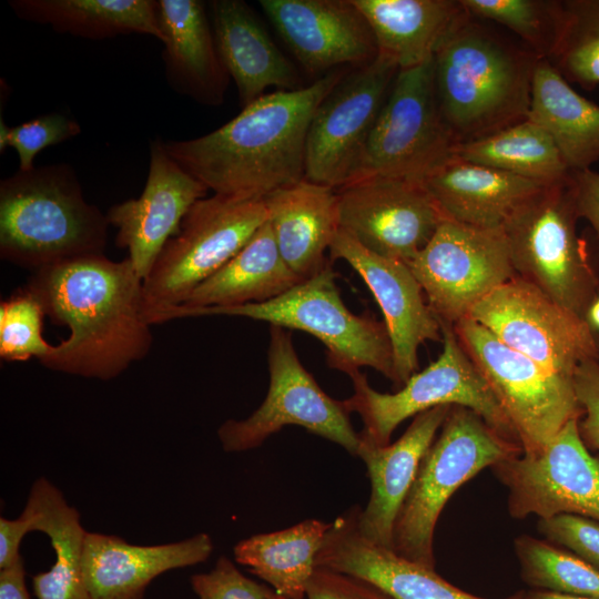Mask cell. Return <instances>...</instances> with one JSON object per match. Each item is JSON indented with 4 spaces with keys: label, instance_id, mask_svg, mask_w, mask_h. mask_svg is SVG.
Here are the masks:
<instances>
[{
    "label": "cell",
    "instance_id": "cell-33",
    "mask_svg": "<svg viewBox=\"0 0 599 599\" xmlns=\"http://www.w3.org/2000/svg\"><path fill=\"white\" fill-rule=\"evenodd\" d=\"M329 526L307 519L286 529L254 535L235 545L234 558L286 599H304Z\"/></svg>",
    "mask_w": 599,
    "mask_h": 599
},
{
    "label": "cell",
    "instance_id": "cell-30",
    "mask_svg": "<svg viewBox=\"0 0 599 599\" xmlns=\"http://www.w3.org/2000/svg\"><path fill=\"white\" fill-rule=\"evenodd\" d=\"M302 282L283 260L265 222L225 265L179 305L184 308L229 307L273 300Z\"/></svg>",
    "mask_w": 599,
    "mask_h": 599
},
{
    "label": "cell",
    "instance_id": "cell-14",
    "mask_svg": "<svg viewBox=\"0 0 599 599\" xmlns=\"http://www.w3.org/2000/svg\"><path fill=\"white\" fill-rule=\"evenodd\" d=\"M407 265L432 312L450 325L468 317L478 302L516 276L501 227L479 229L448 220Z\"/></svg>",
    "mask_w": 599,
    "mask_h": 599
},
{
    "label": "cell",
    "instance_id": "cell-48",
    "mask_svg": "<svg viewBox=\"0 0 599 599\" xmlns=\"http://www.w3.org/2000/svg\"><path fill=\"white\" fill-rule=\"evenodd\" d=\"M586 319L592 329H599V294L589 306Z\"/></svg>",
    "mask_w": 599,
    "mask_h": 599
},
{
    "label": "cell",
    "instance_id": "cell-24",
    "mask_svg": "<svg viewBox=\"0 0 599 599\" xmlns=\"http://www.w3.org/2000/svg\"><path fill=\"white\" fill-rule=\"evenodd\" d=\"M156 7L167 83L197 103L221 104L230 75L217 52L206 6L200 0H156Z\"/></svg>",
    "mask_w": 599,
    "mask_h": 599
},
{
    "label": "cell",
    "instance_id": "cell-6",
    "mask_svg": "<svg viewBox=\"0 0 599 599\" xmlns=\"http://www.w3.org/2000/svg\"><path fill=\"white\" fill-rule=\"evenodd\" d=\"M570 176L525 199L501 225L515 275L586 318L599 281L577 233Z\"/></svg>",
    "mask_w": 599,
    "mask_h": 599
},
{
    "label": "cell",
    "instance_id": "cell-7",
    "mask_svg": "<svg viewBox=\"0 0 599 599\" xmlns=\"http://www.w3.org/2000/svg\"><path fill=\"white\" fill-rule=\"evenodd\" d=\"M521 453L520 446L500 436L477 413L451 406L399 510L393 551L435 569V527L448 499L484 468Z\"/></svg>",
    "mask_w": 599,
    "mask_h": 599
},
{
    "label": "cell",
    "instance_id": "cell-2",
    "mask_svg": "<svg viewBox=\"0 0 599 599\" xmlns=\"http://www.w3.org/2000/svg\"><path fill=\"white\" fill-rule=\"evenodd\" d=\"M345 74L334 70L307 87L266 93L216 130L164 148L214 194L264 199L305 177L313 115Z\"/></svg>",
    "mask_w": 599,
    "mask_h": 599
},
{
    "label": "cell",
    "instance_id": "cell-12",
    "mask_svg": "<svg viewBox=\"0 0 599 599\" xmlns=\"http://www.w3.org/2000/svg\"><path fill=\"white\" fill-rule=\"evenodd\" d=\"M270 384L265 399L247 418L223 423L217 436L226 453L261 446L287 425H296L357 456L359 433L343 400L328 396L301 363L287 328L271 325Z\"/></svg>",
    "mask_w": 599,
    "mask_h": 599
},
{
    "label": "cell",
    "instance_id": "cell-47",
    "mask_svg": "<svg viewBox=\"0 0 599 599\" xmlns=\"http://www.w3.org/2000/svg\"><path fill=\"white\" fill-rule=\"evenodd\" d=\"M521 599H598L585 596L565 595L546 590L520 591Z\"/></svg>",
    "mask_w": 599,
    "mask_h": 599
},
{
    "label": "cell",
    "instance_id": "cell-40",
    "mask_svg": "<svg viewBox=\"0 0 599 599\" xmlns=\"http://www.w3.org/2000/svg\"><path fill=\"white\" fill-rule=\"evenodd\" d=\"M190 582L199 599H286L271 586L244 576L224 556L211 571L193 575Z\"/></svg>",
    "mask_w": 599,
    "mask_h": 599
},
{
    "label": "cell",
    "instance_id": "cell-9",
    "mask_svg": "<svg viewBox=\"0 0 599 599\" xmlns=\"http://www.w3.org/2000/svg\"><path fill=\"white\" fill-rule=\"evenodd\" d=\"M266 221L263 199L213 194L199 200L143 280L144 314L150 325L164 312L183 304Z\"/></svg>",
    "mask_w": 599,
    "mask_h": 599
},
{
    "label": "cell",
    "instance_id": "cell-20",
    "mask_svg": "<svg viewBox=\"0 0 599 599\" xmlns=\"http://www.w3.org/2000/svg\"><path fill=\"white\" fill-rule=\"evenodd\" d=\"M260 6L309 74L361 67L378 54L373 31L352 0H261Z\"/></svg>",
    "mask_w": 599,
    "mask_h": 599
},
{
    "label": "cell",
    "instance_id": "cell-11",
    "mask_svg": "<svg viewBox=\"0 0 599 599\" xmlns=\"http://www.w3.org/2000/svg\"><path fill=\"white\" fill-rule=\"evenodd\" d=\"M454 146L439 112L432 59L398 71L345 185L378 177L423 182Z\"/></svg>",
    "mask_w": 599,
    "mask_h": 599
},
{
    "label": "cell",
    "instance_id": "cell-34",
    "mask_svg": "<svg viewBox=\"0 0 599 599\" xmlns=\"http://www.w3.org/2000/svg\"><path fill=\"white\" fill-rule=\"evenodd\" d=\"M451 154L541 185L565 182L571 173L549 134L528 119L488 136L456 144Z\"/></svg>",
    "mask_w": 599,
    "mask_h": 599
},
{
    "label": "cell",
    "instance_id": "cell-10",
    "mask_svg": "<svg viewBox=\"0 0 599 599\" xmlns=\"http://www.w3.org/2000/svg\"><path fill=\"white\" fill-rule=\"evenodd\" d=\"M451 326L515 428L524 454L540 451L567 423L580 419L573 379L508 347L469 317Z\"/></svg>",
    "mask_w": 599,
    "mask_h": 599
},
{
    "label": "cell",
    "instance_id": "cell-35",
    "mask_svg": "<svg viewBox=\"0 0 599 599\" xmlns=\"http://www.w3.org/2000/svg\"><path fill=\"white\" fill-rule=\"evenodd\" d=\"M521 579L539 590L599 599V569L550 541L521 535L514 541Z\"/></svg>",
    "mask_w": 599,
    "mask_h": 599
},
{
    "label": "cell",
    "instance_id": "cell-46",
    "mask_svg": "<svg viewBox=\"0 0 599 599\" xmlns=\"http://www.w3.org/2000/svg\"><path fill=\"white\" fill-rule=\"evenodd\" d=\"M0 599H31L26 585L23 558L0 570Z\"/></svg>",
    "mask_w": 599,
    "mask_h": 599
},
{
    "label": "cell",
    "instance_id": "cell-36",
    "mask_svg": "<svg viewBox=\"0 0 599 599\" xmlns=\"http://www.w3.org/2000/svg\"><path fill=\"white\" fill-rule=\"evenodd\" d=\"M551 65L570 84L585 90L599 84V0H561Z\"/></svg>",
    "mask_w": 599,
    "mask_h": 599
},
{
    "label": "cell",
    "instance_id": "cell-23",
    "mask_svg": "<svg viewBox=\"0 0 599 599\" xmlns=\"http://www.w3.org/2000/svg\"><path fill=\"white\" fill-rule=\"evenodd\" d=\"M212 551V539L205 532L176 542L139 546L114 535L87 531L83 580L90 599H143L153 579L203 562Z\"/></svg>",
    "mask_w": 599,
    "mask_h": 599
},
{
    "label": "cell",
    "instance_id": "cell-13",
    "mask_svg": "<svg viewBox=\"0 0 599 599\" xmlns=\"http://www.w3.org/2000/svg\"><path fill=\"white\" fill-rule=\"evenodd\" d=\"M468 317L508 347L570 379L581 363L599 359L587 319L517 276L478 302Z\"/></svg>",
    "mask_w": 599,
    "mask_h": 599
},
{
    "label": "cell",
    "instance_id": "cell-15",
    "mask_svg": "<svg viewBox=\"0 0 599 599\" xmlns=\"http://www.w3.org/2000/svg\"><path fill=\"white\" fill-rule=\"evenodd\" d=\"M570 420L535 454H519L491 469L508 489V511L517 519L577 515L599 521V458Z\"/></svg>",
    "mask_w": 599,
    "mask_h": 599
},
{
    "label": "cell",
    "instance_id": "cell-32",
    "mask_svg": "<svg viewBox=\"0 0 599 599\" xmlns=\"http://www.w3.org/2000/svg\"><path fill=\"white\" fill-rule=\"evenodd\" d=\"M8 3L21 20L84 39L105 40L139 33L160 41L162 37L154 0H10Z\"/></svg>",
    "mask_w": 599,
    "mask_h": 599
},
{
    "label": "cell",
    "instance_id": "cell-21",
    "mask_svg": "<svg viewBox=\"0 0 599 599\" xmlns=\"http://www.w3.org/2000/svg\"><path fill=\"white\" fill-rule=\"evenodd\" d=\"M357 508L331 522L316 567L366 580L393 599H484L449 583L435 569L366 539L357 528ZM507 599H521L520 592Z\"/></svg>",
    "mask_w": 599,
    "mask_h": 599
},
{
    "label": "cell",
    "instance_id": "cell-18",
    "mask_svg": "<svg viewBox=\"0 0 599 599\" xmlns=\"http://www.w3.org/2000/svg\"><path fill=\"white\" fill-rule=\"evenodd\" d=\"M207 187L166 152L163 140L150 144V163L141 195L112 205L105 213L116 230L115 244L126 248L144 280L190 209L206 196Z\"/></svg>",
    "mask_w": 599,
    "mask_h": 599
},
{
    "label": "cell",
    "instance_id": "cell-28",
    "mask_svg": "<svg viewBox=\"0 0 599 599\" xmlns=\"http://www.w3.org/2000/svg\"><path fill=\"white\" fill-rule=\"evenodd\" d=\"M369 24L379 53L399 70L433 59L468 12L460 0H352Z\"/></svg>",
    "mask_w": 599,
    "mask_h": 599
},
{
    "label": "cell",
    "instance_id": "cell-39",
    "mask_svg": "<svg viewBox=\"0 0 599 599\" xmlns=\"http://www.w3.org/2000/svg\"><path fill=\"white\" fill-rule=\"evenodd\" d=\"M82 129L79 122L61 112H52L31 119L16 126L0 121V151L12 148L19 159V170L34 167V159L43 149L78 136Z\"/></svg>",
    "mask_w": 599,
    "mask_h": 599
},
{
    "label": "cell",
    "instance_id": "cell-3",
    "mask_svg": "<svg viewBox=\"0 0 599 599\" xmlns=\"http://www.w3.org/2000/svg\"><path fill=\"white\" fill-rule=\"evenodd\" d=\"M538 60L469 13L455 26L433 57L436 99L455 145L527 119Z\"/></svg>",
    "mask_w": 599,
    "mask_h": 599
},
{
    "label": "cell",
    "instance_id": "cell-1",
    "mask_svg": "<svg viewBox=\"0 0 599 599\" xmlns=\"http://www.w3.org/2000/svg\"><path fill=\"white\" fill-rule=\"evenodd\" d=\"M24 286L54 324L70 329L40 361L44 367L109 380L149 354L143 280L128 257L80 256L34 271Z\"/></svg>",
    "mask_w": 599,
    "mask_h": 599
},
{
    "label": "cell",
    "instance_id": "cell-5",
    "mask_svg": "<svg viewBox=\"0 0 599 599\" xmlns=\"http://www.w3.org/2000/svg\"><path fill=\"white\" fill-rule=\"evenodd\" d=\"M211 315L242 316L306 332L326 347V361L332 368L349 375L367 366L396 384L393 347L385 323L369 314L356 315L347 308L329 264L267 302L229 307L175 306L161 314L159 319L164 323Z\"/></svg>",
    "mask_w": 599,
    "mask_h": 599
},
{
    "label": "cell",
    "instance_id": "cell-43",
    "mask_svg": "<svg viewBox=\"0 0 599 599\" xmlns=\"http://www.w3.org/2000/svg\"><path fill=\"white\" fill-rule=\"evenodd\" d=\"M573 386L582 408L578 422L580 436L587 448L599 451V362L589 359L581 363L575 375Z\"/></svg>",
    "mask_w": 599,
    "mask_h": 599
},
{
    "label": "cell",
    "instance_id": "cell-38",
    "mask_svg": "<svg viewBox=\"0 0 599 599\" xmlns=\"http://www.w3.org/2000/svg\"><path fill=\"white\" fill-rule=\"evenodd\" d=\"M44 308L26 286L0 304V356L7 362L45 358L53 345L43 338Z\"/></svg>",
    "mask_w": 599,
    "mask_h": 599
},
{
    "label": "cell",
    "instance_id": "cell-25",
    "mask_svg": "<svg viewBox=\"0 0 599 599\" xmlns=\"http://www.w3.org/2000/svg\"><path fill=\"white\" fill-rule=\"evenodd\" d=\"M267 224L277 248L301 280L319 273L339 231L337 190L305 177L266 195Z\"/></svg>",
    "mask_w": 599,
    "mask_h": 599
},
{
    "label": "cell",
    "instance_id": "cell-19",
    "mask_svg": "<svg viewBox=\"0 0 599 599\" xmlns=\"http://www.w3.org/2000/svg\"><path fill=\"white\" fill-rule=\"evenodd\" d=\"M331 261L344 260L363 278L379 305L394 355L396 386L418 369V349L441 341L440 323L408 265L379 256L339 229L329 246Z\"/></svg>",
    "mask_w": 599,
    "mask_h": 599
},
{
    "label": "cell",
    "instance_id": "cell-16",
    "mask_svg": "<svg viewBox=\"0 0 599 599\" xmlns=\"http://www.w3.org/2000/svg\"><path fill=\"white\" fill-rule=\"evenodd\" d=\"M398 71L392 58L378 52L325 97L307 133L306 180L336 190L347 183Z\"/></svg>",
    "mask_w": 599,
    "mask_h": 599
},
{
    "label": "cell",
    "instance_id": "cell-44",
    "mask_svg": "<svg viewBox=\"0 0 599 599\" xmlns=\"http://www.w3.org/2000/svg\"><path fill=\"white\" fill-rule=\"evenodd\" d=\"M579 217L587 220L599 238V173L591 169L570 173Z\"/></svg>",
    "mask_w": 599,
    "mask_h": 599
},
{
    "label": "cell",
    "instance_id": "cell-8",
    "mask_svg": "<svg viewBox=\"0 0 599 599\" xmlns=\"http://www.w3.org/2000/svg\"><path fill=\"white\" fill-rule=\"evenodd\" d=\"M439 323L441 353L426 368L414 373L396 393L377 392L361 370L348 375L354 393L343 402L349 413H357L363 420L359 437L384 446L405 419L437 406L458 405L474 410L500 436L521 447L515 428L453 326Z\"/></svg>",
    "mask_w": 599,
    "mask_h": 599
},
{
    "label": "cell",
    "instance_id": "cell-17",
    "mask_svg": "<svg viewBox=\"0 0 599 599\" xmlns=\"http://www.w3.org/2000/svg\"><path fill=\"white\" fill-rule=\"evenodd\" d=\"M339 229L364 248L409 263L445 221L422 182L378 177L337 189Z\"/></svg>",
    "mask_w": 599,
    "mask_h": 599
},
{
    "label": "cell",
    "instance_id": "cell-22",
    "mask_svg": "<svg viewBox=\"0 0 599 599\" xmlns=\"http://www.w3.org/2000/svg\"><path fill=\"white\" fill-rule=\"evenodd\" d=\"M450 407L443 405L419 413L392 444L379 446L359 437L357 456L366 465L370 496L364 509L357 508L356 522L359 532L373 544L393 550L399 510Z\"/></svg>",
    "mask_w": 599,
    "mask_h": 599
},
{
    "label": "cell",
    "instance_id": "cell-26",
    "mask_svg": "<svg viewBox=\"0 0 599 599\" xmlns=\"http://www.w3.org/2000/svg\"><path fill=\"white\" fill-rule=\"evenodd\" d=\"M210 9L217 52L236 84L243 108L264 95L270 87L298 89L294 67L247 3L213 0Z\"/></svg>",
    "mask_w": 599,
    "mask_h": 599
},
{
    "label": "cell",
    "instance_id": "cell-45",
    "mask_svg": "<svg viewBox=\"0 0 599 599\" xmlns=\"http://www.w3.org/2000/svg\"><path fill=\"white\" fill-rule=\"evenodd\" d=\"M30 531V519L23 511L17 519L0 518V570L22 558L20 545Z\"/></svg>",
    "mask_w": 599,
    "mask_h": 599
},
{
    "label": "cell",
    "instance_id": "cell-31",
    "mask_svg": "<svg viewBox=\"0 0 599 599\" xmlns=\"http://www.w3.org/2000/svg\"><path fill=\"white\" fill-rule=\"evenodd\" d=\"M23 512L30 530L45 534L55 554L53 566L32 577L37 599H90L82 575V555L87 531L79 511L70 506L59 488L38 478Z\"/></svg>",
    "mask_w": 599,
    "mask_h": 599
},
{
    "label": "cell",
    "instance_id": "cell-27",
    "mask_svg": "<svg viewBox=\"0 0 599 599\" xmlns=\"http://www.w3.org/2000/svg\"><path fill=\"white\" fill-rule=\"evenodd\" d=\"M445 220L497 229L529 195L546 186L450 155L424 180Z\"/></svg>",
    "mask_w": 599,
    "mask_h": 599
},
{
    "label": "cell",
    "instance_id": "cell-29",
    "mask_svg": "<svg viewBox=\"0 0 599 599\" xmlns=\"http://www.w3.org/2000/svg\"><path fill=\"white\" fill-rule=\"evenodd\" d=\"M527 119L549 134L570 172L599 160V105L579 94L547 59L536 63Z\"/></svg>",
    "mask_w": 599,
    "mask_h": 599
},
{
    "label": "cell",
    "instance_id": "cell-37",
    "mask_svg": "<svg viewBox=\"0 0 599 599\" xmlns=\"http://www.w3.org/2000/svg\"><path fill=\"white\" fill-rule=\"evenodd\" d=\"M475 19L514 32L539 59L550 55L560 26L561 0H460Z\"/></svg>",
    "mask_w": 599,
    "mask_h": 599
},
{
    "label": "cell",
    "instance_id": "cell-4",
    "mask_svg": "<svg viewBox=\"0 0 599 599\" xmlns=\"http://www.w3.org/2000/svg\"><path fill=\"white\" fill-rule=\"evenodd\" d=\"M109 222L68 163L18 170L0 182V256L32 272L103 254Z\"/></svg>",
    "mask_w": 599,
    "mask_h": 599
},
{
    "label": "cell",
    "instance_id": "cell-42",
    "mask_svg": "<svg viewBox=\"0 0 599 599\" xmlns=\"http://www.w3.org/2000/svg\"><path fill=\"white\" fill-rule=\"evenodd\" d=\"M307 599H393L361 578L316 567L306 588Z\"/></svg>",
    "mask_w": 599,
    "mask_h": 599
},
{
    "label": "cell",
    "instance_id": "cell-41",
    "mask_svg": "<svg viewBox=\"0 0 599 599\" xmlns=\"http://www.w3.org/2000/svg\"><path fill=\"white\" fill-rule=\"evenodd\" d=\"M537 528L548 541L569 549L599 569V521L577 515H558L539 519Z\"/></svg>",
    "mask_w": 599,
    "mask_h": 599
}]
</instances>
